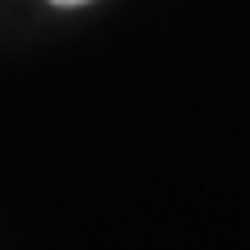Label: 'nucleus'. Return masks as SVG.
<instances>
[{
  "mask_svg": "<svg viewBox=\"0 0 250 250\" xmlns=\"http://www.w3.org/2000/svg\"><path fill=\"white\" fill-rule=\"evenodd\" d=\"M50 4H62V9H71V4H88V0H50Z\"/></svg>",
  "mask_w": 250,
  "mask_h": 250,
  "instance_id": "1",
  "label": "nucleus"
}]
</instances>
